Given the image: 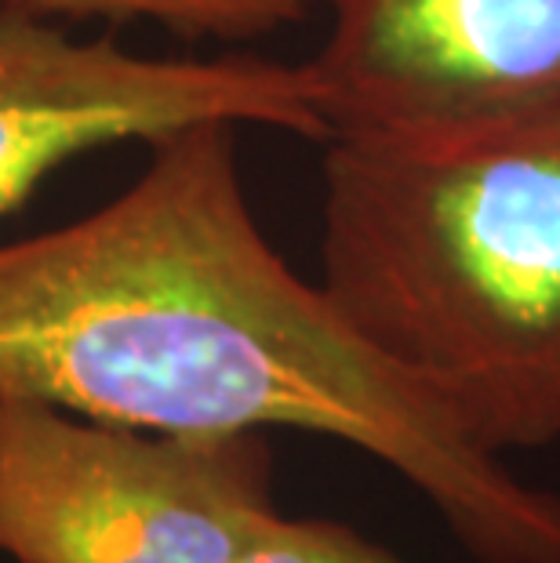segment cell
<instances>
[{
    "label": "cell",
    "instance_id": "2",
    "mask_svg": "<svg viewBox=\"0 0 560 563\" xmlns=\"http://www.w3.org/2000/svg\"><path fill=\"white\" fill-rule=\"evenodd\" d=\"M320 287L495 459L560 443V106L325 142Z\"/></svg>",
    "mask_w": 560,
    "mask_h": 563
},
{
    "label": "cell",
    "instance_id": "3",
    "mask_svg": "<svg viewBox=\"0 0 560 563\" xmlns=\"http://www.w3.org/2000/svg\"><path fill=\"white\" fill-rule=\"evenodd\" d=\"M273 501L266 433H150L0 400V553L241 563Z\"/></svg>",
    "mask_w": 560,
    "mask_h": 563
},
{
    "label": "cell",
    "instance_id": "6",
    "mask_svg": "<svg viewBox=\"0 0 560 563\" xmlns=\"http://www.w3.org/2000/svg\"><path fill=\"white\" fill-rule=\"evenodd\" d=\"M58 22H150L183 41L255 44L314 19L317 0H0Z\"/></svg>",
    "mask_w": 560,
    "mask_h": 563
},
{
    "label": "cell",
    "instance_id": "1",
    "mask_svg": "<svg viewBox=\"0 0 560 563\" xmlns=\"http://www.w3.org/2000/svg\"><path fill=\"white\" fill-rule=\"evenodd\" d=\"M0 400L150 433L342 440L476 563H560L557 490L476 448L270 244L230 121L150 142L85 219L0 241Z\"/></svg>",
    "mask_w": 560,
    "mask_h": 563
},
{
    "label": "cell",
    "instance_id": "5",
    "mask_svg": "<svg viewBox=\"0 0 560 563\" xmlns=\"http://www.w3.org/2000/svg\"><path fill=\"white\" fill-rule=\"evenodd\" d=\"M317 8L328 33L306 69L331 135L560 106V0H317Z\"/></svg>",
    "mask_w": 560,
    "mask_h": 563
},
{
    "label": "cell",
    "instance_id": "4",
    "mask_svg": "<svg viewBox=\"0 0 560 563\" xmlns=\"http://www.w3.org/2000/svg\"><path fill=\"white\" fill-rule=\"evenodd\" d=\"M205 121L320 146L331 135L306 63L252 52L142 55L113 33L80 37L69 22L0 4V219L85 153L150 146Z\"/></svg>",
    "mask_w": 560,
    "mask_h": 563
},
{
    "label": "cell",
    "instance_id": "7",
    "mask_svg": "<svg viewBox=\"0 0 560 563\" xmlns=\"http://www.w3.org/2000/svg\"><path fill=\"white\" fill-rule=\"evenodd\" d=\"M241 563H404L350 523L317 517H284L273 509L259 523Z\"/></svg>",
    "mask_w": 560,
    "mask_h": 563
}]
</instances>
